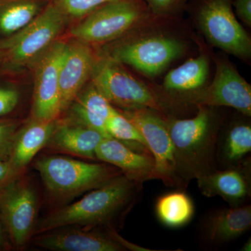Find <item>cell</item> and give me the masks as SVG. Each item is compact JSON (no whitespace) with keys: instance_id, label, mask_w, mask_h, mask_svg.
Here are the masks:
<instances>
[{"instance_id":"cell-26","label":"cell","mask_w":251,"mask_h":251,"mask_svg":"<svg viewBox=\"0 0 251 251\" xmlns=\"http://www.w3.org/2000/svg\"><path fill=\"white\" fill-rule=\"evenodd\" d=\"M153 17L165 19L176 17L186 11L188 0H144Z\"/></svg>"},{"instance_id":"cell-13","label":"cell","mask_w":251,"mask_h":251,"mask_svg":"<svg viewBox=\"0 0 251 251\" xmlns=\"http://www.w3.org/2000/svg\"><path fill=\"white\" fill-rule=\"evenodd\" d=\"M96 158L116 167L128 179L143 184L156 179L154 160L148 152H138L130 145L105 137L96 150Z\"/></svg>"},{"instance_id":"cell-10","label":"cell","mask_w":251,"mask_h":251,"mask_svg":"<svg viewBox=\"0 0 251 251\" xmlns=\"http://www.w3.org/2000/svg\"><path fill=\"white\" fill-rule=\"evenodd\" d=\"M19 176L0 193V211L11 242L22 248L35 231L38 197L30 184Z\"/></svg>"},{"instance_id":"cell-3","label":"cell","mask_w":251,"mask_h":251,"mask_svg":"<svg viewBox=\"0 0 251 251\" xmlns=\"http://www.w3.org/2000/svg\"><path fill=\"white\" fill-rule=\"evenodd\" d=\"M234 0H188L186 11L210 45L242 60L251 57V39L237 21Z\"/></svg>"},{"instance_id":"cell-15","label":"cell","mask_w":251,"mask_h":251,"mask_svg":"<svg viewBox=\"0 0 251 251\" xmlns=\"http://www.w3.org/2000/svg\"><path fill=\"white\" fill-rule=\"evenodd\" d=\"M94 61L85 43L67 45L59 72L61 112L67 110L92 74Z\"/></svg>"},{"instance_id":"cell-28","label":"cell","mask_w":251,"mask_h":251,"mask_svg":"<svg viewBox=\"0 0 251 251\" xmlns=\"http://www.w3.org/2000/svg\"><path fill=\"white\" fill-rule=\"evenodd\" d=\"M18 131L16 122L0 120V160L9 161Z\"/></svg>"},{"instance_id":"cell-27","label":"cell","mask_w":251,"mask_h":251,"mask_svg":"<svg viewBox=\"0 0 251 251\" xmlns=\"http://www.w3.org/2000/svg\"><path fill=\"white\" fill-rule=\"evenodd\" d=\"M66 16L82 17L87 16L99 6L112 0H52Z\"/></svg>"},{"instance_id":"cell-25","label":"cell","mask_w":251,"mask_h":251,"mask_svg":"<svg viewBox=\"0 0 251 251\" xmlns=\"http://www.w3.org/2000/svg\"><path fill=\"white\" fill-rule=\"evenodd\" d=\"M105 130L108 135L123 143L138 144L148 149L139 130L117 109H115L109 117L105 125Z\"/></svg>"},{"instance_id":"cell-2","label":"cell","mask_w":251,"mask_h":251,"mask_svg":"<svg viewBox=\"0 0 251 251\" xmlns=\"http://www.w3.org/2000/svg\"><path fill=\"white\" fill-rule=\"evenodd\" d=\"M141 184L125 175H118L77 202L51 212L36 224L34 233L68 226L110 224L120 213L131 207Z\"/></svg>"},{"instance_id":"cell-6","label":"cell","mask_w":251,"mask_h":251,"mask_svg":"<svg viewBox=\"0 0 251 251\" xmlns=\"http://www.w3.org/2000/svg\"><path fill=\"white\" fill-rule=\"evenodd\" d=\"M143 25L141 32L117 46L108 57L146 76L156 77L184 55L186 44L168 33L143 29Z\"/></svg>"},{"instance_id":"cell-33","label":"cell","mask_w":251,"mask_h":251,"mask_svg":"<svg viewBox=\"0 0 251 251\" xmlns=\"http://www.w3.org/2000/svg\"><path fill=\"white\" fill-rule=\"evenodd\" d=\"M251 239H249V241H248V242H246L245 244H244V245L243 246L242 250L244 251H251Z\"/></svg>"},{"instance_id":"cell-14","label":"cell","mask_w":251,"mask_h":251,"mask_svg":"<svg viewBox=\"0 0 251 251\" xmlns=\"http://www.w3.org/2000/svg\"><path fill=\"white\" fill-rule=\"evenodd\" d=\"M37 247L56 251H121L126 249L108 234L87 229H65L44 232L34 240Z\"/></svg>"},{"instance_id":"cell-1","label":"cell","mask_w":251,"mask_h":251,"mask_svg":"<svg viewBox=\"0 0 251 251\" xmlns=\"http://www.w3.org/2000/svg\"><path fill=\"white\" fill-rule=\"evenodd\" d=\"M196 116L186 120L166 117L173 145L177 184L209 174L215 169V150L221 125L214 107L200 105Z\"/></svg>"},{"instance_id":"cell-19","label":"cell","mask_w":251,"mask_h":251,"mask_svg":"<svg viewBox=\"0 0 251 251\" xmlns=\"http://www.w3.org/2000/svg\"><path fill=\"white\" fill-rule=\"evenodd\" d=\"M55 120L32 121L18 130L9 162L16 171L22 173L36 153L46 147L57 125Z\"/></svg>"},{"instance_id":"cell-8","label":"cell","mask_w":251,"mask_h":251,"mask_svg":"<svg viewBox=\"0 0 251 251\" xmlns=\"http://www.w3.org/2000/svg\"><path fill=\"white\" fill-rule=\"evenodd\" d=\"M212 82L181 99L182 103L200 106L229 107L245 116L251 115V86L227 59L216 57Z\"/></svg>"},{"instance_id":"cell-17","label":"cell","mask_w":251,"mask_h":251,"mask_svg":"<svg viewBox=\"0 0 251 251\" xmlns=\"http://www.w3.org/2000/svg\"><path fill=\"white\" fill-rule=\"evenodd\" d=\"M209 74L207 55L201 54L167 74L163 82L166 103L187 97L205 87Z\"/></svg>"},{"instance_id":"cell-23","label":"cell","mask_w":251,"mask_h":251,"mask_svg":"<svg viewBox=\"0 0 251 251\" xmlns=\"http://www.w3.org/2000/svg\"><path fill=\"white\" fill-rule=\"evenodd\" d=\"M39 0H13L0 9V30L11 34L22 29L34 19L41 8Z\"/></svg>"},{"instance_id":"cell-22","label":"cell","mask_w":251,"mask_h":251,"mask_svg":"<svg viewBox=\"0 0 251 251\" xmlns=\"http://www.w3.org/2000/svg\"><path fill=\"white\" fill-rule=\"evenodd\" d=\"M157 216L168 227H181L188 224L194 214V206L186 193L175 191L158 199L156 205Z\"/></svg>"},{"instance_id":"cell-30","label":"cell","mask_w":251,"mask_h":251,"mask_svg":"<svg viewBox=\"0 0 251 251\" xmlns=\"http://www.w3.org/2000/svg\"><path fill=\"white\" fill-rule=\"evenodd\" d=\"M21 174L13 168L9 161L0 160V193L12 180Z\"/></svg>"},{"instance_id":"cell-7","label":"cell","mask_w":251,"mask_h":251,"mask_svg":"<svg viewBox=\"0 0 251 251\" xmlns=\"http://www.w3.org/2000/svg\"><path fill=\"white\" fill-rule=\"evenodd\" d=\"M153 16L144 0H112L87 15L72 34L84 43L101 44L150 22Z\"/></svg>"},{"instance_id":"cell-16","label":"cell","mask_w":251,"mask_h":251,"mask_svg":"<svg viewBox=\"0 0 251 251\" xmlns=\"http://www.w3.org/2000/svg\"><path fill=\"white\" fill-rule=\"evenodd\" d=\"M244 171L240 167H233L212 172L196 179L198 187L206 197L221 196L232 207L242 205L251 194L250 181Z\"/></svg>"},{"instance_id":"cell-21","label":"cell","mask_w":251,"mask_h":251,"mask_svg":"<svg viewBox=\"0 0 251 251\" xmlns=\"http://www.w3.org/2000/svg\"><path fill=\"white\" fill-rule=\"evenodd\" d=\"M251 226V205L231 206L208 218L204 224V237L213 244L227 242L240 237Z\"/></svg>"},{"instance_id":"cell-32","label":"cell","mask_w":251,"mask_h":251,"mask_svg":"<svg viewBox=\"0 0 251 251\" xmlns=\"http://www.w3.org/2000/svg\"><path fill=\"white\" fill-rule=\"evenodd\" d=\"M5 245H6V241H5L4 231L0 223V249L4 248Z\"/></svg>"},{"instance_id":"cell-24","label":"cell","mask_w":251,"mask_h":251,"mask_svg":"<svg viewBox=\"0 0 251 251\" xmlns=\"http://www.w3.org/2000/svg\"><path fill=\"white\" fill-rule=\"evenodd\" d=\"M251 150V125L239 123L232 126L227 131L223 145V159L228 164H237Z\"/></svg>"},{"instance_id":"cell-29","label":"cell","mask_w":251,"mask_h":251,"mask_svg":"<svg viewBox=\"0 0 251 251\" xmlns=\"http://www.w3.org/2000/svg\"><path fill=\"white\" fill-rule=\"evenodd\" d=\"M19 98L16 90L0 87V117L12 112L17 106Z\"/></svg>"},{"instance_id":"cell-11","label":"cell","mask_w":251,"mask_h":251,"mask_svg":"<svg viewBox=\"0 0 251 251\" xmlns=\"http://www.w3.org/2000/svg\"><path fill=\"white\" fill-rule=\"evenodd\" d=\"M66 15L53 1L27 26L8 41L6 48L13 62L24 64L46 50L62 30Z\"/></svg>"},{"instance_id":"cell-18","label":"cell","mask_w":251,"mask_h":251,"mask_svg":"<svg viewBox=\"0 0 251 251\" xmlns=\"http://www.w3.org/2000/svg\"><path fill=\"white\" fill-rule=\"evenodd\" d=\"M105 136L93 128L74 123H57L46 146L54 151L95 159L96 150Z\"/></svg>"},{"instance_id":"cell-20","label":"cell","mask_w":251,"mask_h":251,"mask_svg":"<svg viewBox=\"0 0 251 251\" xmlns=\"http://www.w3.org/2000/svg\"><path fill=\"white\" fill-rule=\"evenodd\" d=\"M70 106L72 122L110 136L105 130V125L115 108L92 82L77 94Z\"/></svg>"},{"instance_id":"cell-9","label":"cell","mask_w":251,"mask_h":251,"mask_svg":"<svg viewBox=\"0 0 251 251\" xmlns=\"http://www.w3.org/2000/svg\"><path fill=\"white\" fill-rule=\"evenodd\" d=\"M139 130L152 155L156 179L168 186L177 185L173 145L166 117L150 108L119 110Z\"/></svg>"},{"instance_id":"cell-4","label":"cell","mask_w":251,"mask_h":251,"mask_svg":"<svg viewBox=\"0 0 251 251\" xmlns=\"http://www.w3.org/2000/svg\"><path fill=\"white\" fill-rule=\"evenodd\" d=\"M34 168L50 195L62 201L100 187L122 174L113 166L59 156L41 157L34 163Z\"/></svg>"},{"instance_id":"cell-5","label":"cell","mask_w":251,"mask_h":251,"mask_svg":"<svg viewBox=\"0 0 251 251\" xmlns=\"http://www.w3.org/2000/svg\"><path fill=\"white\" fill-rule=\"evenodd\" d=\"M91 75L99 92L120 110L150 108L165 115L168 106L161 96L111 57L94 63Z\"/></svg>"},{"instance_id":"cell-12","label":"cell","mask_w":251,"mask_h":251,"mask_svg":"<svg viewBox=\"0 0 251 251\" xmlns=\"http://www.w3.org/2000/svg\"><path fill=\"white\" fill-rule=\"evenodd\" d=\"M67 44L56 42L38 62L33 97V119L55 120L61 113L59 72Z\"/></svg>"},{"instance_id":"cell-31","label":"cell","mask_w":251,"mask_h":251,"mask_svg":"<svg viewBox=\"0 0 251 251\" xmlns=\"http://www.w3.org/2000/svg\"><path fill=\"white\" fill-rule=\"evenodd\" d=\"M233 9L236 17L251 27V0H234Z\"/></svg>"}]
</instances>
